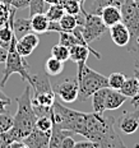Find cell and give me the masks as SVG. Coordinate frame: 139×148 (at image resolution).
<instances>
[{
	"label": "cell",
	"instance_id": "10",
	"mask_svg": "<svg viewBox=\"0 0 139 148\" xmlns=\"http://www.w3.org/2000/svg\"><path fill=\"white\" fill-rule=\"evenodd\" d=\"M119 128L124 134H134L139 128V109L125 112L119 120Z\"/></svg>",
	"mask_w": 139,
	"mask_h": 148
},
{
	"label": "cell",
	"instance_id": "20",
	"mask_svg": "<svg viewBox=\"0 0 139 148\" xmlns=\"http://www.w3.org/2000/svg\"><path fill=\"white\" fill-rule=\"evenodd\" d=\"M120 93H123L125 97H134L138 92V79L135 77L125 79V82L123 83L121 88L119 89Z\"/></svg>",
	"mask_w": 139,
	"mask_h": 148
},
{
	"label": "cell",
	"instance_id": "23",
	"mask_svg": "<svg viewBox=\"0 0 139 148\" xmlns=\"http://www.w3.org/2000/svg\"><path fill=\"white\" fill-rule=\"evenodd\" d=\"M60 4L66 14L72 15H78L83 8L81 1H78V0H61Z\"/></svg>",
	"mask_w": 139,
	"mask_h": 148
},
{
	"label": "cell",
	"instance_id": "37",
	"mask_svg": "<svg viewBox=\"0 0 139 148\" xmlns=\"http://www.w3.org/2000/svg\"><path fill=\"white\" fill-rule=\"evenodd\" d=\"M74 146H75V140H74L73 135H66L61 140L60 148H74Z\"/></svg>",
	"mask_w": 139,
	"mask_h": 148
},
{
	"label": "cell",
	"instance_id": "44",
	"mask_svg": "<svg viewBox=\"0 0 139 148\" xmlns=\"http://www.w3.org/2000/svg\"><path fill=\"white\" fill-rule=\"evenodd\" d=\"M81 3H82V4H84V3H86V0H81Z\"/></svg>",
	"mask_w": 139,
	"mask_h": 148
},
{
	"label": "cell",
	"instance_id": "36",
	"mask_svg": "<svg viewBox=\"0 0 139 148\" xmlns=\"http://www.w3.org/2000/svg\"><path fill=\"white\" fill-rule=\"evenodd\" d=\"M134 77L138 79V92L134 97H131V105L135 109H138L139 107V68H135L134 69Z\"/></svg>",
	"mask_w": 139,
	"mask_h": 148
},
{
	"label": "cell",
	"instance_id": "6",
	"mask_svg": "<svg viewBox=\"0 0 139 148\" xmlns=\"http://www.w3.org/2000/svg\"><path fill=\"white\" fill-rule=\"evenodd\" d=\"M15 42H17V38L14 36L8 47L7 59L4 61L5 68H4V72H3V78H1V82H0V87H4L5 83L8 82L9 77L14 73L19 74L22 77V79L27 81L29 84L32 82V74H29L28 72V64L24 60V58H22L18 54L17 49H15Z\"/></svg>",
	"mask_w": 139,
	"mask_h": 148
},
{
	"label": "cell",
	"instance_id": "2",
	"mask_svg": "<svg viewBox=\"0 0 139 148\" xmlns=\"http://www.w3.org/2000/svg\"><path fill=\"white\" fill-rule=\"evenodd\" d=\"M18 109L13 116V126L9 129V133L14 140H23L33 130L36 124V114L31 102V86L24 88L23 93L17 98Z\"/></svg>",
	"mask_w": 139,
	"mask_h": 148
},
{
	"label": "cell",
	"instance_id": "13",
	"mask_svg": "<svg viewBox=\"0 0 139 148\" xmlns=\"http://www.w3.org/2000/svg\"><path fill=\"white\" fill-rule=\"evenodd\" d=\"M102 19V22L105 23L106 27L114 26L116 23L121 22V12H120V7H116V5H107L98 14Z\"/></svg>",
	"mask_w": 139,
	"mask_h": 148
},
{
	"label": "cell",
	"instance_id": "46",
	"mask_svg": "<svg viewBox=\"0 0 139 148\" xmlns=\"http://www.w3.org/2000/svg\"><path fill=\"white\" fill-rule=\"evenodd\" d=\"M134 1H139V0H134Z\"/></svg>",
	"mask_w": 139,
	"mask_h": 148
},
{
	"label": "cell",
	"instance_id": "11",
	"mask_svg": "<svg viewBox=\"0 0 139 148\" xmlns=\"http://www.w3.org/2000/svg\"><path fill=\"white\" fill-rule=\"evenodd\" d=\"M91 54H93L97 59H101L100 52H97L93 50L92 47L88 46H83V45H73L72 47H69V59L74 61V63L79 64V63H86L88 59V56Z\"/></svg>",
	"mask_w": 139,
	"mask_h": 148
},
{
	"label": "cell",
	"instance_id": "4",
	"mask_svg": "<svg viewBox=\"0 0 139 148\" xmlns=\"http://www.w3.org/2000/svg\"><path fill=\"white\" fill-rule=\"evenodd\" d=\"M77 81L79 84V96L78 98L82 101H87L92 97L96 91L101 88L109 87V79L106 75L91 69L86 63L78 64V73Z\"/></svg>",
	"mask_w": 139,
	"mask_h": 148
},
{
	"label": "cell",
	"instance_id": "15",
	"mask_svg": "<svg viewBox=\"0 0 139 148\" xmlns=\"http://www.w3.org/2000/svg\"><path fill=\"white\" fill-rule=\"evenodd\" d=\"M109 93V87L101 88L92 95V106L94 112H105L106 111V97Z\"/></svg>",
	"mask_w": 139,
	"mask_h": 148
},
{
	"label": "cell",
	"instance_id": "43",
	"mask_svg": "<svg viewBox=\"0 0 139 148\" xmlns=\"http://www.w3.org/2000/svg\"><path fill=\"white\" fill-rule=\"evenodd\" d=\"M3 3H5V4H8V5H10V1L12 0H1Z\"/></svg>",
	"mask_w": 139,
	"mask_h": 148
},
{
	"label": "cell",
	"instance_id": "16",
	"mask_svg": "<svg viewBox=\"0 0 139 148\" xmlns=\"http://www.w3.org/2000/svg\"><path fill=\"white\" fill-rule=\"evenodd\" d=\"M29 32H32L29 18H17L13 21V33L17 40H19L21 37Z\"/></svg>",
	"mask_w": 139,
	"mask_h": 148
},
{
	"label": "cell",
	"instance_id": "28",
	"mask_svg": "<svg viewBox=\"0 0 139 148\" xmlns=\"http://www.w3.org/2000/svg\"><path fill=\"white\" fill-rule=\"evenodd\" d=\"M107 79H109V88L119 91L126 78L123 73H112L110 74V77H107Z\"/></svg>",
	"mask_w": 139,
	"mask_h": 148
},
{
	"label": "cell",
	"instance_id": "18",
	"mask_svg": "<svg viewBox=\"0 0 139 148\" xmlns=\"http://www.w3.org/2000/svg\"><path fill=\"white\" fill-rule=\"evenodd\" d=\"M64 70V63L55 58L50 56L47 60H46L45 64V73L47 74L49 77H56L59 74H61Z\"/></svg>",
	"mask_w": 139,
	"mask_h": 148
},
{
	"label": "cell",
	"instance_id": "19",
	"mask_svg": "<svg viewBox=\"0 0 139 148\" xmlns=\"http://www.w3.org/2000/svg\"><path fill=\"white\" fill-rule=\"evenodd\" d=\"M66 135H73V133L68 130H61L59 129L56 125L54 124L52 126V133H51V137H50V142H49V148H60V144H61V140H63L64 137Z\"/></svg>",
	"mask_w": 139,
	"mask_h": 148
},
{
	"label": "cell",
	"instance_id": "42",
	"mask_svg": "<svg viewBox=\"0 0 139 148\" xmlns=\"http://www.w3.org/2000/svg\"><path fill=\"white\" fill-rule=\"evenodd\" d=\"M111 1L114 3V5H116V7H120V5L124 3V0H111Z\"/></svg>",
	"mask_w": 139,
	"mask_h": 148
},
{
	"label": "cell",
	"instance_id": "34",
	"mask_svg": "<svg viewBox=\"0 0 139 148\" xmlns=\"http://www.w3.org/2000/svg\"><path fill=\"white\" fill-rule=\"evenodd\" d=\"M14 140V138L12 137V134L8 132H4V133H0V148L7 147L8 144H10Z\"/></svg>",
	"mask_w": 139,
	"mask_h": 148
},
{
	"label": "cell",
	"instance_id": "41",
	"mask_svg": "<svg viewBox=\"0 0 139 148\" xmlns=\"http://www.w3.org/2000/svg\"><path fill=\"white\" fill-rule=\"evenodd\" d=\"M45 1L49 5H51V4H60L61 0H45Z\"/></svg>",
	"mask_w": 139,
	"mask_h": 148
},
{
	"label": "cell",
	"instance_id": "14",
	"mask_svg": "<svg viewBox=\"0 0 139 148\" xmlns=\"http://www.w3.org/2000/svg\"><path fill=\"white\" fill-rule=\"evenodd\" d=\"M126 98L123 93H120L119 91L116 89H111L109 88V93H107V97H106V110L109 111H112V110H116L119 109L120 106H123L124 102L126 101Z\"/></svg>",
	"mask_w": 139,
	"mask_h": 148
},
{
	"label": "cell",
	"instance_id": "21",
	"mask_svg": "<svg viewBox=\"0 0 139 148\" xmlns=\"http://www.w3.org/2000/svg\"><path fill=\"white\" fill-rule=\"evenodd\" d=\"M14 37V33H13V27L10 24H5V26L0 27V46L4 49L9 47V44H10L12 38Z\"/></svg>",
	"mask_w": 139,
	"mask_h": 148
},
{
	"label": "cell",
	"instance_id": "7",
	"mask_svg": "<svg viewBox=\"0 0 139 148\" xmlns=\"http://www.w3.org/2000/svg\"><path fill=\"white\" fill-rule=\"evenodd\" d=\"M106 29H107V27L105 26V23L102 22L100 15L86 12L84 22L82 24V35H83L84 41L88 45L91 42H93L94 40L100 38Z\"/></svg>",
	"mask_w": 139,
	"mask_h": 148
},
{
	"label": "cell",
	"instance_id": "5",
	"mask_svg": "<svg viewBox=\"0 0 139 148\" xmlns=\"http://www.w3.org/2000/svg\"><path fill=\"white\" fill-rule=\"evenodd\" d=\"M121 12V23L128 28L130 33V42L126 46L129 52H138L139 45V1L134 0H124L120 5Z\"/></svg>",
	"mask_w": 139,
	"mask_h": 148
},
{
	"label": "cell",
	"instance_id": "3",
	"mask_svg": "<svg viewBox=\"0 0 139 148\" xmlns=\"http://www.w3.org/2000/svg\"><path fill=\"white\" fill-rule=\"evenodd\" d=\"M31 87L33 88L35 93L31 97L32 107L35 110L36 116H50L52 114V106L56 100L52 84L49 79L47 74H32Z\"/></svg>",
	"mask_w": 139,
	"mask_h": 148
},
{
	"label": "cell",
	"instance_id": "38",
	"mask_svg": "<svg viewBox=\"0 0 139 148\" xmlns=\"http://www.w3.org/2000/svg\"><path fill=\"white\" fill-rule=\"evenodd\" d=\"M29 3H31V0H12L10 7H13L18 10V9H24V8L29 7Z\"/></svg>",
	"mask_w": 139,
	"mask_h": 148
},
{
	"label": "cell",
	"instance_id": "1",
	"mask_svg": "<svg viewBox=\"0 0 139 148\" xmlns=\"http://www.w3.org/2000/svg\"><path fill=\"white\" fill-rule=\"evenodd\" d=\"M115 116L105 112H87L82 135L100 148H128L115 130Z\"/></svg>",
	"mask_w": 139,
	"mask_h": 148
},
{
	"label": "cell",
	"instance_id": "39",
	"mask_svg": "<svg viewBox=\"0 0 139 148\" xmlns=\"http://www.w3.org/2000/svg\"><path fill=\"white\" fill-rule=\"evenodd\" d=\"M8 148H28V146L23 140H13L8 146Z\"/></svg>",
	"mask_w": 139,
	"mask_h": 148
},
{
	"label": "cell",
	"instance_id": "9",
	"mask_svg": "<svg viewBox=\"0 0 139 148\" xmlns=\"http://www.w3.org/2000/svg\"><path fill=\"white\" fill-rule=\"evenodd\" d=\"M52 132H41L37 128H33V130L23 139L24 143L28 146V148H49Z\"/></svg>",
	"mask_w": 139,
	"mask_h": 148
},
{
	"label": "cell",
	"instance_id": "47",
	"mask_svg": "<svg viewBox=\"0 0 139 148\" xmlns=\"http://www.w3.org/2000/svg\"><path fill=\"white\" fill-rule=\"evenodd\" d=\"M0 1H1V0H0Z\"/></svg>",
	"mask_w": 139,
	"mask_h": 148
},
{
	"label": "cell",
	"instance_id": "17",
	"mask_svg": "<svg viewBox=\"0 0 139 148\" xmlns=\"http://www.w3.org/2000/svg\"><path fill=\"white\" fill-rule=\"evenodd\" d=\"M29 19H31L32 32H35V33H45V32H47L50 21L47 19L46 14H35V15H32Z\"/></svg>",
	"mask_w": 139,
	"mask_h": 148
},
{
	"label": "cell",
	"instance_id": "30",
	"mask_svg": "<svg viewBox=\"0 0 139 148\" xmlns=\"http://www.w3.org/2000/svg\"><path fill=\"white\" fill-rule=\"evenodd\" d=\"M19 40L22 42H24V44H27L28 46H31L32 49H36L37 46L40 45V38H38V36H37L35 32L27 33V35H24L23 37H21Z\"/></svg>",
	"mask_w": 139,
	"mask_h": 148
},
{
	"label": "cell",
	"instance_id": "45",
	"mask_svg": "<svg viewBox=\"0 0 139 148\" xmlns=\"http://www.w3.org/2000/svg\"><path fill=\"white\" fill-rule=\"evenodd\" d=\"M137 42H138V45H139V38H138V41H137Z\"/></svg>",
	"mask_w": 139,
	"mask_h": 148
},
{
	"label": "cell",
	"instance_id": "24",
	"mask_svg": "<svg viewBox=\"0 0 139 148\" xmlns=\"http://www.w3.org/2000/svg\"><path fill=\"white\" fill-rule=\"evenodd\" d=\"M59 24H60V28L64 32H72V31L78 26V22H77V17L72 14H64L61 17V19L59 21Z\"/></svg>",
	"mask_w": 139,
	"mask_h": 148
},
{
	"label": "cell",
	"instance_id": "40",
	"mask_svg": "<svg viewBox=\"0 0 139 148\" xmlns=\"http://www.w3.org/2000/svg\"><path fill=\"white\" fill-rule=\"evenodd\" d=\"M7 54H8V50L4 47L0 46V63H4L5 59H7Z\"/></svg>",
	"mask_w": 139,
	"mask_h": 148
},
{
	"label": "cell",
	"instance_id": "12",
	"mask_svg": "<svg viewBox=\"0 0 139 148\" xmlns=\"http://www.w3.org/2000/svg\"><path fill=\"white\" fill-rule=\"evenodd\" d=\"M110 35L114 44L119 47H125L130 42V33L121 22L110 27Z\"/></svg>",
	"mask_w": 139,
	"mask_h": 148
},
{
	"label": "cell",
	"instance_id": "8",
	"mask_svg": "<svg viewBox=\"0 0 139 148\" xmlns=\"http://www.w3.org/2000/svg\"><path fill=\"white\" fill-rule=\"evenodd\" d=\"M55 95L60 98L63 102L72 103L79 96V84L77 79H64L61 82H58L52 86Z\"/></svg>",
	"mask_w": 139,
	"mask_h": 148
},
{
	"label": "cell",
	"instance_id": "22",
	"mask_svg": "<svg viewBox=\"0 0 139 148\" xmlns=\"http://www.w3.org/2000/svg\"><path fill=\"white\" fill-rule=\"evenodd\" d=\"M45 14L50 22H59L61 19V17L65 14V12H64L61 4H51V5H49Z\"/></svg>",
	"mask_w": 139,
	"mask_h": 148
},
{
	"label": "cell",
	"instance_id": "33",
	"mask_svg": "<svg viewBox=\"0 0 139 148\" xmlns=\"http://www.w3.org/2000/svg\"><path fill=\"white\" fill-rule=\"evenodd\" d=\"M12 100L3 91H0V114H7V109L10 105Z\"/></svg>",
	"mask_w": 139,
	"mask_h": 148
},
{
	"label": "cell",
	"instance_id": "35",
	"mask_svg": "<svg viewBox=\"0 0 139 148\" xmlns=\"http://www.w3.org/2000/svg\"><path fill=\"white\" fill-rule=\"evenodd\" d=\"M74 148H100L97 143L92 140H81V142H75V146Z\"/></svg>",
	"mask_w": 139,
	"mask_h": 148
},
{
	"label": "cell",
	"instance_id": "32",
	"mask_svg": "<svg viewBox=\"0 0 139 148\" xmlns=\"http://www.w3.org/2000/svg\"><path fill=\"white\" fill-rule=\"evenodd\" d=\"M13 126V118L7 114H0V133L8 132Z\"/></svg>",
	"mask_w": 139,
	"mask_h": 148
},
{
	"label": "cell",
	"instance_id": "27",
	"mask_svg": "<svg viewBox=\"0 0 139 148\" xmlns=\"http://www.w3.org/2000/svg\"><path fill=\"white\" fill-rule=\"evenodd\" d=\"M52 126H54V123H52V119L50 116H37L35 128H37L38 130L52 132Z\"/></svg>",
	"mask_w": 139,
	"mask_h": 148
},
{
	"label": "cell",
	"instance_id": "29",
	"mask_svg": "<svg viewBox=\"0 0 139 148\" xmlns=\"http://www.w3.org/2000/svg\"><path fill=\"white\" fill-rule=\"evenodd\" d=\"M10 12H12L10 5L0 1V27L8 24L9 18H10Z\"/></svg>",
	"mask_w": 139,
	"mask_h": 148
},
{
	"label": "cell",
	"instance_id": "31",
	"mask_svg": "<svg viewBox=\"0 0 139 148\" xmlns=\"http://www.w3.org/2000/svg\"><path fill=\"white\" fill-rule=\"evenodd\" d=\"M15 49H17L18 54H19L22 58L29 56V55L33 52V50H35V49H32L31 46H28L27 44L22 42L21 40H17V42H15Z\"/></svg>",
	"mask_w": 139,
	"mask_h": 148
},
{
	"label": "cell",
	"instance_id": "26",
	"mask_svg": "<svg viewBox=\"0 0 139 148\" xmlns=\"http://www.w3.org/2000/svg\"><path fill=\"white\" fill-rule=\"evenodd\" d=\"M59 44L66 47H72L73 45H82L81 41L72 32H64V31L59 32Z\"/></svg>",
	"mask_w": 139,
	"mask_h": 148
},
{
	"label": "cell",
	"instance_id": "25",
	"mask_svg": "<svg viewBox=\"0 0 139 148\" xmlns=\"http://www.w3.org/2000/svg\"><path fill=\"white\" fill-rule=\"evenodd\" d=\"M51 56L63 61V63H65L66 60H69V47L63 46L60 44L54 45L51 49Z\"/></svg>",
	"mask_w": 139,
	"mask_h": 148
}]
</instances>
